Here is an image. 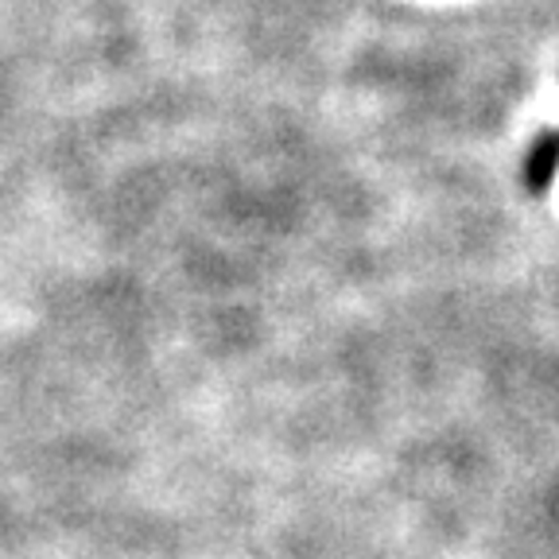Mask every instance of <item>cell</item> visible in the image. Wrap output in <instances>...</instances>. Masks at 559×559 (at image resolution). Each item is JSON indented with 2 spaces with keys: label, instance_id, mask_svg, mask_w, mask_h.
Returning a JSON list of instances; mask_svg holds the SVG:
<instances>
[{
  "label": "cell",
  "instance_id": "obj_1",
  "mask_svg": "<svg viewBox=\"0 0 559 559\" xmlns=\"http://www.w3.org/2000/svg\"><path fill=\"white\" fill-rule=\"evenodd\" d=\"M559 171V132H544L524 156V187L533 194H544Z\"/></svg>",
  "mask_w": 559,
  "mask_h": 559
}]
</instances>
